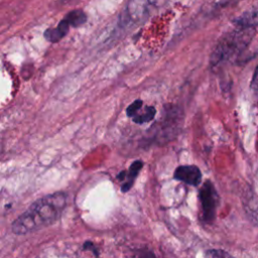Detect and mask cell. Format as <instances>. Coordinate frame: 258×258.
I'll use <instances>...</instances> for the list:
<instances>
[{"label":"cell","instance_id":"obj_5","mask_svg":"<svg viewBox=\"0 0 258 258\" xmlns=\"http://www.w3.org/2000/svg\"><path fill=\"white\" fill-rule=\"evenodd\" d=\"M173 177L189 185L197 186L202 181V172L197 165H180L175 168Z\"/></svg>","mask_w":258,"mask_h":258},{"label":"cell","instance_id":"obj_15","mask_svg":"<svg viewBox=\"0 0 258 258\" xmlns=\"http://www.w3.org/2000/svg\"><path fill=\"white\" fill-rule=\"evenodd\" d=\"M251 88L254 91H258V66H257V68L253 74L252 80H251Z\"/></svg>","mask_w":258,"mask_h":258},{"label":"cell","instance_id":"obj_1","mask_svg":"<svg viewBox=\"0 0 258 258\" xmlns=\"http://www.w3.org/2000/svg\"><path fill=\"white\" fill-rule=\"evenodd\" d=\"M68 203L66 192H53L35 201L11 225L15 235H25L56 222Z\"/></svg>","mask_w":258,"mask_h":258},{"label":"cell","instance_id":"obj_6","mask_svg":"<svg viewBox=\"0 0 258 258\" xmlns=\"http://www.w3.org/2000/svg\"><path fill=\"white\" fill-rule=\"evenodd\" d=\"M234 23L238 27L245 28H255L258 26V6L252 7L243 12L234 20Z\"/></svg>","mask_w":258,"mask_h":258},{"label":"cell","instance_id":"obj_11","mask_svg":"<svg viewBox=\"0 0 258 258\" xmlns=\"http://www.w3.org/2000/svg\"><path fill=\"white\" fill-rule=\"evenodd\" d=\"M205 258H234V257L224 250L210 249L206 251Z\"/></svg>","mask_w":258,"mask_h":258},{"label":"cell","instance_id":"obj_2","mask_svg":"<svg viewBox=\"0 0 258 258\" xmlns=\"http://www.w3.org/2000/svg\"><path fill=\"white\" fill-rule=\"evenodd\" d=\"M255 35L254 28L239 27L222 38L212 55V62L218 63L234 54L243 51Z\"/></svg>","mask_w":258,"mask_h":258},{"label":"cell","instance_id":"obj_4","mask_svg":"<svg viewBox=\"0 0 258 258\" xmlns=\"http://www.w3.org/2000/svg\"><path fill=\"white\" fill-rule=\"evenodd\" d=\"M155 4H161V0H129L127 4L128 17L134 22L142 21L149 14L150 7Z\"/></svg>","mask_w":258,"mask_h":258},{"label":"cell","instance_id":"obj_7","mask_svg":"<svg viewBox=\"0 0 258 258\" xmlns=\"http://www.w3.org/2000/svg\"><path fill=\"white\" fill-rule=\"evenodd\" d=\"M69 29H70V24L68 23V21L64 18H62L56 27L47 28L44 31L43 36L47 41L54 43V42L59 41L62 37H64L67 35V33L69 32Z\"/></svg>","mask_w":258,"mask_h":258},{"label":"cell","instance_id":"obj_13","mask_svg":"<svg viewBox=\"0 0 258 258\" xmlns=\"http://www.w3.org/2000/svg\"><path fill=\"white\" fill-rule=\"evenodd\" d=\"M136 254H137L138 258H156L154 252L151 251L150 249H147V248L138 249L136 251Z\"/></svg>","mask_w":258,"mask_h":258},{"label":"cell","instance_id":"obj_14","mask_svg":"<svg viewBox=\"0 0 258 258\" xmlns=\"http://www.w3.org/2000/svg\"><path fill=\"white\" fill-rule=\"evenodd\" d=\"M83 248L84 250H90L91 252L94 253V255L98 258L99 257V252H98V249L97 247L94 245V243L92 241H86L83 245Z\"/></svg>","mask_w":258,"mask_h":258},{"label":"cell","instance_id":"obj_8","mask_svg":"<svg viewBox=\"0 0 258 258\" xmlns=\"http://www.w3.org/2000/svg\"><path fill=\"white\" fill-rule=\"evenodd\" d=\"M142 167H143V161L141 160H135L131 163V165L129 166V170H126V176L121 185V191L127 192L132 187L135 181V178L137 177Z\"/></svg>","mask_w":258,"mask_h":258},{"label":"cell","instance_id":"obj_12","mask_svg":"<svg viewBox=\"0 0 258 258\" xmlns=\"http://www.w3.org/2000/svg\"><path fill=\"white\" fill-rule=\"evenodd\" d=\"M143 103L141 100H135L133 103H131L128 107H127V110H126V114L128 117H131L133 118L138 112L139 110L141 109Z\"/></svg>","mask_w":258,"mask_h":258},{"label":"cell","instance_id":"obj_3","mask_svg":"<svg viewBox=\"0 0 258 258\" xmlns=\"http://www.w3.org/2000/svg\"><path fill=\"white\" fill-rule=\"evenodd\" d=\"M199 199L202 206V218L205 222L211 223L216 217V210L218 206V194L211 180H206L199 194Z\"/></svg>","mask_w":258,"mask_h":258},{"label":"cell","instance_id":"obj_10","mask_svg":"<svg viewBox=\"0 0 258 258\" xmlns=\"http://www.w3.org/2000/svg\"><path fill=\"white\" fill-rule=\"evenodd\" d=\"M155 113H156L155 108L152 106H148V107H146L144 112H142L140 114H136L132 119L137 124H143V123L151 121L154 118Z\"/></svg>","mask_w":258,"mask_h":258},{"label":"cell","instance_id":"obj_9","mask_svg":"<svg viewBox=\"0 0 258 258\" xmlns=\"http://www.w3.org/2000/svg\"><path fill=\"white\" fill-rule=\"evenodd\" d=\"M63 18L68 21L70 26L79 27L87 21V14L83 10L75 9L67 13Z\"/></svg>","mask_w":258,"mask_h":258}]
</instances>
